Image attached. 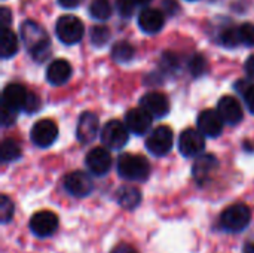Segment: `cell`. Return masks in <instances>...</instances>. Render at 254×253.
Returning a JSON list of instances; mask_svg holds the SVG:
<instances>
[{
	"mask_svg": "<svg viewBox=\"0 0 254 253\" xmlns=\"http://www.w3.org/2000/svg\"><path fill=\"white\" fill-rule=\"evenodd\" d=\"M19 30H21L22 43L28 51V54L31 55V58L39 63L45 61L51 52V40L45 28L40 24L27 19L21 24Z\"/></svg>",
	"mask_w": 254,
	"mask_h": 253,
	"instance_id": "6da1fadb",
	"label": "cell"
},
{
	"mask_svg": "<svg viewBox=\"0 0 254 253\" xmlns=\"http://www.w3.org/2000/svg\"><path fill=\"white\" fill-rule=\"evenodd\" d=\"M118 174L124 180L129 182H144L150 176V164L149 161L135 154H124L119 157L118 163Z\"/></svg>",
	"mask_w": 254,
	"mask_h": 253,
	"instance_id": "7a4b0ae2",
	"label": "cell"
},
{
	"mask_svg": "<svg viewBox=\"0 0 254 253\" xmlns=\"http://www.w3.org/2000/svg\"><path fill=\"white\" fill-rule=\"evenodd\" d=\"M250 222H252V210L243 203L229 206L226 210H223L219 219L220 227L226 233H234V234L244 231L250 225Z\"/></svg>",
	"mask_w": 254,
	"mask_h": 253,
	"instance_id": "3957f363",
	"label": "cell"
},
{
	"mask_svg": "<svg viewBox=\"0 0 254 253\" xmlns=\"http://www.w3.org/2000/svg\"><path fill=\"white\" fill-rule=\"evenodd\" d=\"M174 145L173 130L167 125H159L146 137V148L155 157H165L171 152Z\"/></svg>",
	"mask_w": 254,
	"mask_h": 253,
	"instance_id": "277c9868",
	"label": "cell"
},
{
	"mask_svg": "<svg viewBox=\"0 0 254 253\" xmlns=\"http://www.w3.org/2000/svg\"><path fill=\"white\" fill-rule=\"evenodd\" d=\"M100 139L106 148L119 151L128 143L129 130L127 128L125 122H122L119 119H112L103 127V130L100 133Z\"/></svg>",
	"mask_w": 254,
	"mask_h": 253,
	"instance_id": "5b68a950",
	"label": "cell"
},
{
	"mask_svg": "<svg viewBox=\"0 0 254 253\" xmlns=\"http://www.w3.org/2000/svg\"><path fill=\"white\" fill-rule=\"evenodd\" d=\"M55 33L64 45H74L83 37V24L74 15H63L57 19Z\"/></svg>",
	"mask_w": 254,
	"mask_h": 253,
	"instance_id": "8992f818",
	"label": "cell"
},
{
	"mask_svg": "<svg viewBox=\"0 0 254 253\" xmlns=\"http://www.w3.org/2000/svg\"><path fill=\"white\" fill-rule=\"evenodd\" d=\"M205 149V136L195 128H186L179 137V151L186 158H198Z\"/></svg>",
	"mask_w": 254,
	"mask_h": 253,
	"instance_id": "52a82bcc",
	"label": "cell"
},
{
	"mask_svg": "<svg viewBox=\"0 0 254 253\" xmlns=\"http://www.w3.org/2000/svg\"><path fill=\"white\" fill-rule=\"evenodd\" d=\"M30 139L37 148H49L58 139V127L52 119H40L31 127Z\"/></svg>",
	"mask_w": 254,
	"mask_h": 253,
	"instance_id": "ba28073f",
	"label": "cell"
},
{
	"mask_svg": "<svg viewBox=\"0 0 254 253\" xmlns=\"http://www.w3.org/2000/svg\"><path fill=\"white\" fill-rule=\"evenodd\" d=\"M30 230L39 239H48L58 230V218L54 212L40 210L30 219Z\"/></svg>",
	"mask_w": 254,
	"mask_h": 253,
	"instance_id": "9c48e42d",
	"label": "cell"
},
{
	"mask_svg": "<svg viewBox=\"0 0 254 253\" xmlns=\"http://www.w3.org/2000/svg\"><path fill=\"white\" fill-rule=\"evenodd\" d=\"M63 185H64V189L70 195L77 197V198L88 197L94 189V182H92L91 176L86 174L85 171H79V170L65 174Z\"/></svg>",
	"mask_w": 254,
	"mask_h": 253,
	"instance_id": "30bf717a",
	"label": "cell"
},
{
	"mask_svg": "<svg viewBox=\"0 0 254 253\" xmlns=\"http://www.w3.org/2000/svg\"><path fill=\"white\" fill-rule=\"evenodd\" d=\"M112 155L106 148H94L86 154V169L95 176H106L112 169Z\"/></svg>",
	"mask_w": 254,
	"mask_h": 253,
	"instance_id": "8fae6325",
	"label": "cell"
},
{
	"mask_svg": "<svg viewBox=\"0 0 254 253\" xmlns=\"http://www.w3.org/2000/svg\"><path fill=\"white\" fill-rule=\"evenodd\" d=\"M153 116L149 115L143 107H135L127 112L125 115V125L129 130V133L135 136H144L150 133Z\"/></svg>",
	"mask_w": 254,
	"mask_h": 253,
	"instance_id": "7c38bea8",
	"label": "cell"
},
{
	"mask_svg": "<svg viewBox=\"0 0 254 253\" xmlns=\"http://www.w3.org/2000/svg\"><path fill=\"white\" fill-rule=\"evenodd\" d=\"M100 128V121L98 116L94 112H83L79 116L77 127H76V137L82 145L92 143L97 137Z\"/></svg>",
	"mask_w": 254,
	"mask_h": 253,
	"instance_id": "4fadbf2b",
	"label": "cell"
},
{
	"mask_svg": "<svg viewBox=\"0 0 254 253\" xmlns=\"http://www.w3.org/2000/svg\"><path fill=\"white\" fill-rule=\"evenodd\" d=\"M140 107H143L153 118H164L170 112V100L165 94L152 91L141 97Z\"/></svg>",
	"mask_w": 254,
	"mask_h": 253,
	"instance_id": "5bb4252c",
	"label": "cell"
},
{
	"mask_svg": "<svg viewBox=\"0 0 254 253\" xmlns=\"http://www.w3.org/2000/svg\"><path fill=\"white\" fill-rule=\"evenodd\" d=\"M28 92L21 84H9L4 86L3 89V97H1V107L15 110V112H21L25 107L27 98H28Z\"/></svg>",
	"mask_w": 254,
	"mask_h": 253,
	"instance_id": "9a60e30c",
	"label": "cell"
},
{
	"mask_svg": "<svg viewBox=\"0 0 254 253\" xmlns=\"http://www.w3.org/2000/svg\"><path fill=\"white\" fill-rule=\"evenodd\" d=\"M217 112H219L220 118L223 119V122L228 125L240 124L243 121V116H244L241 103L238 101V98H235L232 95H225L219 100Z\"/></svg>",
	"mask_w": 254,
	"mask_h": 253,
	"instance_id": "2e32d148",
	"label": "cell"
},
{
	"mask_svg": "<svg viewBox=\"0 0 254 253\" xmlns=\"http://www.w3.org/2000/svg\"><path fill=\"white\" fill-rule=\"evenodd\" d=\"M198 124V130L205 136V137H219L223 131V119L220 118L219 112L214 109H207L202 110L198 115L196 119Z\"/></svg>",
	"mask_w": 254,
	"mask_h": 253,
	"instance_id": "e0dca14e",
	"label": "cell"
},
{
	"mask_svg": "<svg viewBox=\"0 0 254 253\" xmlns=\"http://www.w3.org/2000/svg\"><path fill=\"white\" fill-rule=\"evenodd\" d=\"M219 169V161L214 155L211 154H205L201 155L195 160L193 163V170H192V176L196 180L198 185H205L207 182H210L213 173Z\"/></svg>",
	"mask_w": 254,
	"mask_h": 253,
	"instance_id": "ac0fdd59",
	"label": "cell"
},
{
	"mask_svg": "<svg viewBox=\"0 0 254 253\" xmlns=\"http://www.w3.org/2000/svg\"><path fill=\"white\" fill-rule=\"evenodd\" d=\"M164 24H165V16L159 9L146 7L138 15V27L147 34H155L161 31Z\"/></svg>",
	"mask_w": 254,
	"mask_h": 253,
	"instance_id": "d6986e66",
	"label": "cell"
},
{
	"mask_svg": "<svg viewBox=\"0 0 254 253\" xmlns=\"http://www.w3.org/2000/svg\"><path fill=\"white\" fill-rule=\"evenodd\" d=\"M71 78V66L67 60H54L52 63H49L48 69H46V81L54 85V86H60L64 85L65 82H68V79Z\"/></svg>",
	"mask_w": 254,
	"mask_h": 253,
	"instance_id": "ffe728a7",
	"label": "cell"
},
{
	"mask_svg": "<svg viewBox=\"0 0 254 253\" xmlns=\"http://www.w3.org/2000/svg\"><path fill=\"white\" fill-rule=\"evenodd\" d=\"M116 201L121 207L127 210H132L141 203V194L137 188L125 185L116 191Z\"/></svg>",
	"mask_w": 254,
	"mask_h": 253,
	"instance_id": "44dd1931",
	"label": "cell"
},
{
	"mask_svg": "<svg viewBox=\"0 0 254 253\" xmlns=\"http://www.w3.org/2000/svg\"><path fill=\"white\" fill-rule=\"evenodd\" d=\"M18 37L10 28H1V36H0V55L1 58L7 60L13 57L18 52Z\"/></svg>",
	"mask_w": 254,
	"mask_h": 253,
	"instance_id": "7402d4cb",
	"label": "cell"
},
{
	"mask_svg": "<svg viewBox=\"0 0 254 253\" xmlns=\"http://www.w3.org/2000/svg\"><path fill=\"white\" fill-rule=\"evenodd\" d=\"M0 157H1L3 163H12V161L18 160L21 157L19 143L12 137L4 139L0 145Z\"/></svg>",
	"mask_w": 254,
	"mask_h": 253,
	"instance_id": "603a6c76",
	"label": "cell"
},
{
	"mask_svg": "<svg viewBox=\"0 0 254 253\" xmlns=\"http://www.w3.org/2000/svg\"><path fill=\"white\" fill-rule=\"evenodd\" d=\"M135 55V49L128 42H118L112 48V58L118 63H129Z\"/></svg>",
	"mask_w": 254,
	"mask_h": 253,
	"instance_id": "cb8c5ba5",
	"label": "cell"
},
{
	"mask_svg": "<svg viewBox=\"0 0 254 253\" xmlns=\"http://www.w3.org/2000/svg\"><path fill=\"white\" fill-rule=\"evenodd\" d=\"M112 3L109 0H92L89 4V15L94 19L98 21H106L112 15Z\"/></svg>",
	"mask_w": 254,
	"mask_h": 253,
	"instance_id": "d4e9b609",
	"label": "cell"
},
{
	"mask_svg": "<svg viewBox=\"0 0 254 253\" xmlns=\"http://www.w3.org/2000/svg\"><path fill=\"white\" fill-rule=\"evenodd\" d=\"M219 39H220V43L226 48H235V46L241 45L240 36H238V27H234V25L223 27L220 30Z\"/></svg>",
	"mask_w": 254,
	"mask_h": 253,
	"instance_id": "484cf974",
	"label": "cell"
},
{
	"mask_svg": "<svg viewBox=\"0 0 254 253\" xmlns=\"http://www.w3.org/2000/svg\"><path fill=\"white\" fill-rule=\"evenodd\" d=\"M235 88H237V89L240 91V94L243 95L247 109L254 115V84L246 82V81H241V82L237 84Z\"/></svg>",
	"mask_w": 254,
	"mask_h": 253,
	"instance_id": "4316f807",
	"label": "cell"
},
{
	"mask_svg": "<svg viewBox=\"0 0 254 253\" xmlns=\"http://www.w3.org/2000/svg\"><path fill=\"white\" fill-rule=\"evenodd\" d=\"M89 37H91V42L92 45L95 46H103L109 42L110 39V30L104 25H95L91 28V33H89Z\"/></svg>",
	"mask_w": 254,
	"mask_h": 253,
	"instance_id": "83f0119b",
	"label": "cell"
},
{
	"mask_svg": "<svg viewBox=\"0 0 254 253\" xmlns=\"http://www.w3.org/2000/svg\"><path fill=\"white\" fill-rule=\"evenodd\" d=\"M207 69H208V63H207V60H205L204 55L196 54V55L192 57V60H190V63H189V70H190V73H192L193 76L198 78V76L204 75V73L207 72Z\"/></svg>",
	"mask_w": 254,
	"mask_h": 253,
	"instance_id": "f1b7e54d",
	"label": "cell"
},
{
	"mask_svg": "<svg viewBox=\"0 0 254 253\" xmlns=\"http://www.w3.org/2000/svg\"><path fill=\"white\" fill-rule=\"evenodd\" d=\"M240 43L246 46H254V24L246 22L238 27Z\"/></svg>",
	"mask_w": 254,
	"mask_h": 253,
	"instance_id": "f546056e",
	"label": "cell"
},
{
	"mask_svg": "<svg viewBox=\"0 0 254 253\" xmlns=\"http://www.w3.org/2000/svg\"><path fill=\"white\" fill-rule=\"evenodd\" d=\"M0 216H1V224H7L13 218V203L9 200L7 195H1Z\"/></svg>",
	"mask_w": 254,
	"mask_h": 253,
	"instance_id": "4dcf8cb0",
	"label": "cell"
},
{
	"mask_svg": "<svg viewBox=\"0 0 254 253\" xmlns=\"http://www.w3.org/2000/svg\"><path fill=\"white\" fill-rule=\"evenodd\" d=\"M135 6L137 4L132 0H116V9H118L119 15L124 18H129L134 13Z\"/></svg>",
	"mask_w": 254,
	"mask_h": 253,
	"instance_id": "1f68e13d",
	"label": "cell"
},
{
	"mask_svg": "<svg viewBox=\"0 0 254 253\" xmlns=\"http://www.w3.org/2000/svg\"><path fill=\"white\" fill-rule=\"evenodd\" d=\"M40 109V98L33 94V92H28V98H27V103H25V107H24V112L27 113H34Z\"/></svg>",
	"mask_w": 254,
	"mask_h": 253,
	"instance_id": "d6a6232c",
	"label": "cell"
},
{
	"mask_svg": "<svg viewBox=\"0 0 254 253\" xmlns=\"http://www.w3.org/2000/svg\"><path fill=\"white\" fill-rule=\"evenodd\" d=\"M10 19H12V13L7 7H1L0 9V24H1V28H9V24H10Z\"/></svg>",
	"mask_w": 254,
	"mask_h": 253,
	"instance_id": "836d02e7",
	"label": "cell"
},
{
	"mask_svg": "<svg viewBox=\"0 0 254 253\" xmlns=\"http://www.w3.org/2000/svg\"><path fill=\"white\" fill-rule=\"evenodd\" d=\"M244 69H246L247 76L254 81V54L247 58V61H246V64H244Z\"/></svg>",
	"mask_w": 254,
	"mask_h": 253,
	"instance_id": "e575fe53",
	"label": "cell"
},
{
	"mask_svg": "<svg viewBox=\"0 0 254 253\" xmlns=\"http://www.w3.org/2000/svg\"><path fill=\"white\" fill-rule=\"evenodd\" d=\"M57 1L64 9H76L82 3V0H57Z\"/></svg>",
	"mask_w": 254,
	"mask_h": 253,
	"instance_id": "d590c367",
	"label": "cell"
},
{
	"mask_svg": "<svg viewBox=\"0 0 254 253\" xmlns=\"http://www.w3.org/2000/svg\"><path fill=\"white\" fill-rule=\"evenodd\" d=\"M110 253H137V251L132 248V246H129V245H125V243H122V245H119V246H116L113 251Z\"/></svg>",
	"mask_w": 254,
	"mask_h": 253,
	"instance_id": "8d00e7d4",
	"label": "cell"
},
{
	"mask_svg": "<svg viewBox=\"0 0 254 253\" xmlns=\"http://www.w3.org/2000/svg\"><path fill=\"white\" fill-rule=\"evenodd\" d=\"M243 253H254V242H247L243 249Z\"/></svg>",
	"mask_w": 254,
	"mask_h": 253,
	"instance_id": "74e56055",
	"label": "cell"
},
{
	"mask_svg": "<svg viewBox=\"0 0 254 253\" xmlns=\"http://www.w3.org/2000/svg\"><path fill=\"white\" fill-rule=\"evenodd\" d=\"M135 4H140V6H144V4H147V3H150L152 0H132Z\"/></svg>",
	"mask_w": 254,
	"mask_h": 253,
	"instance_id": "f35d334b",
	"label": "cell"
}]
</instances>
